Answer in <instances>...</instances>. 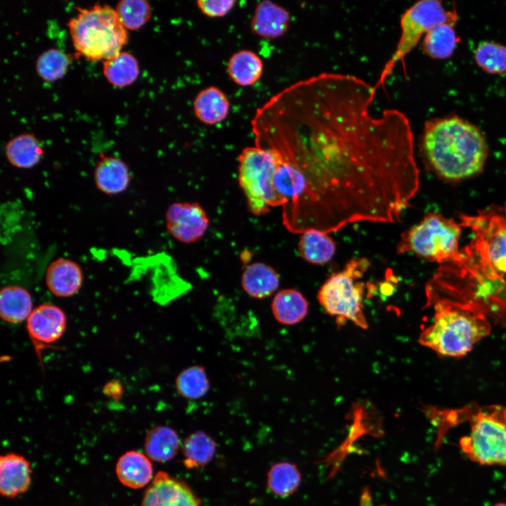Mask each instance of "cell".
<instances>
[{
    "mask_svg": "<svg viewBox=\"0 0 506 506\" xmlns=\"http://www.w3.org/2000/svg\"><path fill=\"white\" fill-rule=\"evenodd\" d=\"M255 144L243 148L238 157V183L248 211L261 216L269 212L271 208L280 207L274 188L278 154L273 148Z\"/></svg>",
    "mask_w": 506,
    "mask_h": 506,
    "instance_id": "cell-6",
    "label": "cell"
},
{
    "mask_svg": "<svg viewBox=\"0 0 506 506\" xmlns=\"http://www.w3.org/2000/svg\"><path fill=\"white\" fill-rule=\"evenodd\" d=\"M67 26L75 51L87 60H109L127 43L126 30L115 8L108 5L78 8Z\"/></svg>",
    "mask_w": 506,
    "mask_h": 506,
    "instance_id": "cell-4",
    "label": "cell"
},
{
    "mask_svg": "<svg viewBox=\"0 0 506 506\" xmlns=\"http://www.w3.org/2000/svg\"><path fill=\"white\" fill-rule=\"evenodd\" d=\"M93 176L97 188L107 195L124 192L131 181L128 166L115 157L102 158L95 167Z\"/></svg>",
    "mask_w": 506,
    "mask_h": 506,
    "instance_id": "cell-19",
    "label": "cell"
},
{
    "mask_svg": "<svg viewBox=\"0 0 506 506\" xmlns=\"http://www.w3.org/2000/svg\"><path fill=\"white\" fill-rule=\"evenodd\" d=\"M115 470L119 481L124 486L133 489L144 487L154 477L150 459L136 450L124 453L118 459Z\"/></svg>",
    "mask_w": 506,
    "mask_h": 506,
    "instance_id": "cell-18",
    "label": "cell"
},
{
    "mask_svg": "<svg viewBox=\"0 0 506 506\" xmlns=\"http://www.w3.org/2000/svg\"><path fill=\"white\" fill-rule=\"evenodd\" d=\"M210 382L204 367L194 365L181 370L175 379L177 393L184 398L197 400L209 391Z\"/></svg>",
    "mask_w": 506,
    "mask_h": 506,
    "instance_id": "cell-31",
    "label": "cell"
},
{
    "mask_svg": "<svg viewBox=\"0 0 506 506\" xmlns=\"http://www.w3.org/2000/svg\"><path fill=\"white\" fill-rule=\"evenodd\" d=\"M84 274L74 261L58 258L47 267L45 283L49 292L57 297H70L76 294L82 286Z\"/></svg>",
    "mask_w": 506,
    "mask_h": 506,
    "instance_id": "cell-14",
    "label": "cell"
},
{
    "mask_svg": "<svg viewBox=\"0 0 506 506\" xmlns=\"http://www.w3.org/2000/svg\"><path fill=\"white\" fill-rule=\"evenodd\" d=\"M470 423L469 435L460 441L465 454L481 465H506V408H480Z\"/></svg>",
    "mask_w": 506,
    "mask_h": 506,
    "instance_id": "cell-8",
    "label": "cell"
},
{
    "mask_svg": "<svg viewBox=\"0 0 506 506\" xmlns=\"http://www.w3.org/2000/svg\"><path fill=\"white\" fill-rule=\"evenodd\" d=\"M43 153L39 140L31 134L16 136L5 146L6 159L11 165L20 169L32 168L39 162Z\"/></svg>",
    "mask_w": 506,
    "mask_h": 506,
    "instance_id": "cell-24",
    "label": "cell"
},
{
    "mask_svg": "<svg viewBox=\"0 0 506 506\" xmlns=\"http://www.w3.org/2000/svg\"><path fill=\"white\" fill-rule=\"evenodd\" d=\"M226 67L231 79L240 86L254 84L260 79L264 71L261 58L249 49H241L233 53Z\"/></svg>",
    "mask_w": 506,
    "mask_h": 506,
    "instance_id": "cell-23",
    "label": "cell"
},
{
    "mask_svg": "<svg viewBox=\"0 0 506 506\" xmlns=\"http://www.w3.org/2000/svg\"><path fill=\"white\" fill-rule=\"evenodd\" d=\"M452 23H441L431 29L424 37L423 51L434 58H446L452 55L458 41Z\"/></svg>",
    "mask_w": 506,
    "mask_h": 506,
    "instance_id": "cell-30",
    "label": "cell"
},
{
    "mask_svg": "<svg viewBox=\"0 0 506 506\" xmlns=\"http://www.w3.org/2000/svg\"><path fill=\"white\" fill-rule=\"evenodd\" d=\"M32 297L19 285H7L0 292V316L3 321L18 324L27 320L33 311Z\"/></svg>",
    "mask_w": 506,
    "mask_h": 506,
    "instance_id": "cell-22",
    "label": "cell"
},
{
    "mask_svg": "<svg viewBox=\"0 0 506 506\" xmlns=\"http://www.w3.org/2000/svg\"><path fill=\"white\" fill-rule=\"evenodd\" d=\"M115 10L123 26L130 30L142 27L152 15L150 4L144 0L121 1Z\"/></svg>",
    "mask_w": 506,
    "mask_h": 506,
    "instance_id": "cell-33",
    "label": "cell"
},
{
    "mask_svg": "<svg viewBox=\"0 0 506 506\" xmlns=\"http://www.w3.org/2000/svg\"><path fill=\"white\" fill-rule=\"evenodd\" d=\"M456 19V13L446 10L439 1L422 0L408 8L401 15L400 38L394 52L384 65L374 85L375 89L384 85L397 63L415 48L422 35L439 24H455Z\"/></svg>",
    "mask_w": 506,
    "mask_h": 506,
    "instance_id": "cell-9",
    "label": "cell"
},
{
    "mask_svg": "<svg viewBox=\"0 0 506 506\" xmlns=\"http://www.w3.org/2000/svg\"><path fill=\"white\" fill-rule=\"evenodd\" d=\"M431 304L434 309L433 320L421 332L419 342L440 355L462 357L491 332L488 318L470 304L447 299Z\"/></svg>",
    "mask_w": 506,
    "mask_h": 506,
    "instance_id": "cell-3",
    "label": "cell"
},
{
    "mask_svg": "<svg viewBox=\"0 0 506 506\" xmlns=\"http://www.w3.org/2000/svg\"><path fill=\"white\" fill-rule=\"evenodd\" d=\"M301 473L297 465L290 462H279L271 466L267 474V486L274 495L287 498L299 488Z\"/></svg>",
    "mask_w": 506,
    "mask_h": 506,
    "instance_id": "cell-28",
    "label": "cell"
},
{
    "mask_svg": "<svg viewBox=\"0 0 506 506\" xmlns=\"http://www.w3.org/2000/svg\"><path fill=\"white\" fill-rule=\"evenodd\" d=\"M359 506H375L372 501V495L370 493V489L368 487H365L361 491ZM379 506L386 505H382Z\"/></svg>",
    "mask_w": 506,
    "mask_h": 506,
    "instance_id": "cell-37",
    "label": "cell"
},
{
    "mask_svg": "<svg viewBox=\"0 0 506 506\" xmlns=\"http://www.w3.org/2000/svg\"><path fill=\"white\" fill-rule=\"evenodd\" d=\"M298 252L303 259L316 265L330 261L336 252V245L327 233L306 231L301 234Z\"/></svg>",
    "mask_w": 506,
    "mask_h": 506,
    "instance_id": "cell-26",
    "label": "cell"
},
{
    "mask_svg": "<svg viewBox=\"0 0 506 506\" xmlns=\"http://www.w3.org/2000/svg\"><path fill=\"white\" fill-rule=\"evenodd\" d=\"M193 107L195 116L201 123L213 126L226 119L230 112L231 103L221 89L209 86L197 93Z\"/></svg>",
    "mask_w": 506,
    "mask_h": 506,
    "instance_id": "cell-17",
    "label": "cell"
},
{
    "mask_svg": "<svg viewBox=\"0 0 506 506\" xmlns=\"http://www.w3.org/2000/svg\"><path fill=\"white\" fill-rule=\"evenodd\" d=\"M468 220L479 235L477 245L484 261L496 274H506V220L499 216Z\"/></svg>",
    "mask_w": 506,
    "mask_h": 506,
    "instance_id": "cell-10",
    "label": "cell"
},
{
    "mask_svg": "<svg viewBox=\"0 0 506 506\" xmlns=\"http://www.w3.org/2000/svg\"><path fill=\"white\" fill-rule=\"evenodd\" d=\"M421 148L428 166L448 180L477 174L488 155L486 141L481 131L458 117L428 121L423 129Z\"/></svg>",
    "mask_w": 506,
    "mask_h": 506,
    "instance_id": "cell-2",
    "label": "cell"
},
{
    "mask_svg": "<svg viewBox=\"0 0 506 506\" xmlns=\"http://www.w3.org/2000/svg\"><path fill=\"white\" fill-rule=\"evenodd\" d=\"M235 0H198L197 8L209 18H222L226 16L234 8Z\"/></svg>",
    "mask_w": 506,
    "mask_h": 506,
    "instance_id": "cell-35",
    "label": "cell"
},
{
    "mask_svg": "<svg viewBox=\"0 0 506 506\" xmlns=\"http://www.w3.org/2000/svg\"><path fill=\"white\" fill-rule=\"evenodd\" d=\"M460 233V226L453 220L429 213L419 223L402 233L397 252L413 253L439 263L461 262L462 255L458 251Z\"/></svg>",
    "mask_w": 506,
    "mask_h": 506,
    "instance_id": "cell-7",
    "label": "cell"
},
{
    "mask_svg": "<svg viewBox=\"0 0 506 506\" xmlns=\"http://www.w3.org/2000/svg\"><path fill=\"white\" fill-rule=\"evenodd\" d=\"M182 450L185 467L190 469L201 467L213 459L216 443L207 433L197 431L186 438Z\"/></svg>",
    "mask_w": 506,
    "mask_h": 506,
    "instance_id": "cell-27",
    "label": "cell"
},
{
    "mask_svg": "<svg viewBox=\"0 0 506 506\" xmlns=\"http://www.w3.org/2000/svg\"><path fill=\"white\" fill-rule=\"evenodd\" d=\"M139 73L138 61L131 53L120 52L116 56L103 61V74L114 86H129L136 80Z\"/></svg>",
    "mask_w": 506,
    "mask_h": 506,
    "instance_id": "cell-29",
    "label": "cell"
},
{
    "mask_svg": "<svg viewBox=\"0 0 506 506\" xmlns=\"http://www.w3.org/2000/svg\"><path fill=\"white\" fill-rule=\"evenodd\" d=\"M290 13L271 1L259 2L250 20L252 32L264 39H274L284 35L288 30Z\"/></svg>",
    "mask_w": 506,
    "mask_h": 506,
    "instance_id": "cell-15",
    "label": "cell"
},
{
    "mask_svg": "<svg viewBox=\"0 0 506 506\" xmlns=\"http://www.w3.org/2000/svg\"><path fill=\"white\" fill-rule=\"evenodd\" d=\"M280 278L271 266L260 261L248 264L241 275L243 290L251 297L264 299L278 290Z\"/></svg>",
    "mask_w": 506,
    "mask_h": 506,
    "instance_id": "cell-20",
    "label": "cell"
},
{
    "mask_svg": "<svg viewBox=\"0 0 506 506\" xmlns=\"http://www.w3.org/2000/svg\"><path fill=\"white\" fill-rule=\"evenodd\" d=\"M166 227L176 240L191 244L201 239L209 226L204 208L195 202H176L171 204L165 214Z\"/></svg>",
    "mask_w": 506,
    "mask_h": 506,
    "instance_id": "cell-11",
    "label": "cell"
},
{
    "mask_svg": "<svg viewBox=\"0 0 506 506\" xmlns=\"http://www.w3.org/2000/svg\"><path fill=\"white\" fill-rule=\"evenodd\" d=\"M505 213H506V207H505Z\"/></svg>",
    "mask_w": 506,
    "mask_h": 506,
    "instance_id": "cell-39",
    "label": "cell"
},
{
    "mask_svg": "<svg viewBox=\"0 0 506 506\" xmlns=\"http://www.w3.org/2000/svg\"><path fill=\"white\" fill-rule=\"evenodd\" d=\"M104 391L107 396L112 398L119 397L122 393V388L118 382H111L106 384Z\"/></svg>",
    "mask_w": 506,
    "mask_h": 506,
    "instance_id": "cell-36",
    "label": "cell"
},
{
    "mask_svg": "<svg viewBox=\"0 0 506 506\" xmlns=\"http://www.w3.org/2000/svg\"><path fill=\"white\" fill-rule=\"evenodd\" d=\"M70 63V57L63 51L51 48L39 56L36 61L38 75L46 82H54L66 73Z\"/></svg>",
    "mask_w": 506,
    "mask_h": 506,
    "instance_id": "cell-32",
    "label": "cell"
},
{
    "mask_svg": "<svg viewBox=\"0 0 506 506\" xmlns=\"http://www.w3.org/2000/svg\"><path fill=\"white\" fill-rule=\"evenodd\" d=\"M271 308L274 318L279 323L293 325L307 316L309 303L298 290L283 289L274 295Z\"/></svg>",
    "mask_w": 506,
    "mask_h": 506,
    "instance_id": "cell-21",
    "label": "cell"
},
{
    "mask_svg": "<svg viewBox=\"0 0 506 506\" xmlns=\"http://www.w3.org/2000/svg\"><path fill=\"white\" fill-rule=\"evenodd\" d=\"M67 327V316L59 306L44 303L34 308L26 320V330L41 361V350L58 341Z\"/></svg>",
    "mask_w": 506,
    "mask_h": 506,
    "instance_id": "cell-12",
    "label": "cell"
},
{
    "mask_svg": "<svg viewBox=\"0 0 506 506\" xmlns=\"http://www.w3.org/2000/svg\"><path fill=\"white\" fill-rule=\"evenodd\" d=\"M376 91L358 77L323 72L258 108L255 135L278 153L274 186L289 231L394 223L409 206L419 187L411 125L396 109L374 113Z\"/></svg>",
    "mask_w": 506,
    "mask_h": 506,
    "instance_id": "cell-1",
    "label": "cell"
},
{
    "mask_svg": "<svg viewBox=\"0 0 506 506\" xmlns=\"http://www.w3.org/2000/svg\"><path fill=\"white\" fill-rule=\"evenodd\" d=\"M189 486L165 472H158L145 491L142 506H200Z\"/></svg>",
    "mask_w": 506,
    "mask_h": 506,
    "instance_id": "cell-13",
    "label": "cell"
},
{
    "mask_svg": "<svg viewBox=\"0 0 506 506\" xmlns=\"http://www.w3.org/2000/svg\"><path fill=\"white\" fill-rule=\"evenodd\" d=\"M478 65L487 72L500 74L506 71V47L492 42H484L475 52Z\"/></svg>",
    "mask_w": 506,
    "mask_h": 506,
    "instance_id": "cell-34",
    "label": "cell"
},
{
    "mask_svg": "<svg viewBox=\"0 0 506 506\" xmlns=\"http://www.w3.org/2000/svg\"><path fill=\"white\" fill-rule=\"evenodd\" d=\"M370 265L365 258H353L320 287L318 300L326 313L336 318L338 326L350 321L361 328L368 327L363 309L365 285L361 278Z\"/></svg>",
    "mask_w": 506,
    "mask_h": 506,
    "instance_id": "cell-5",
    "label": "cell"
},
{
    "mask_svg": "<svg viewBox=\"0 0 506 506\" xmlns=\"http://www.w3.org/2000/svg\"><path fill=\"white\" fill-rule=\"evenodd\" d=\"M493 506H506V503H498Z\"/></svg>",
    "mask_w": 506,
    "mask_h": 506,
    "instance_id": "cell-38",
    "label": "cell"
},
{
    "mask_svg": "<svg viewBox=\"0 0 506 506\" xmlns=\"http://www.w3.org/2000/svg\"><path fill=\"white\" fill-rule=\"evenodd\" d=\"M31 466L22 455L8 453L0 458V492L15 498L26 492L31 483Z\"/></svg>",
    "mask_w": 506,
    "mask_h": 506,
    "instance_id": "cell-16",
    "label": "cell"
},
{
    "mask_svg": "<svg viewBox=\"0 0 506 506\" xmlns=\"http://www.w3.org/2000/svg\"><path fill=\"white\" fill-rule=\"evenodd\" d=\"M180 444L179 437L174 429L167 426H157L147 433L145 450L150 460L164 462L175 457Z\"/></svg>",
    "mask_w": 506,
    "mask_h": 506,
    "instance_id": "cell-25",
    "label": "cell"
}]
</instances>
